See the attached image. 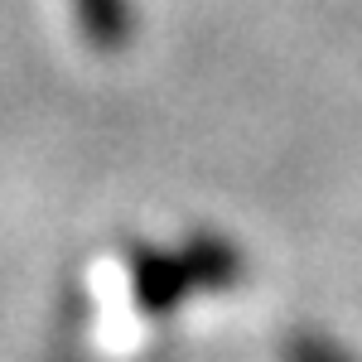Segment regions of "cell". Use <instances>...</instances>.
Returning a JSON list of instances; mask_svg holds the SVG:
<instances>
[{"label":"cell","mask_w":362,"mask_h":362,"mask_svg":"<svg viewBox=\"0 0 362 362\" xmlns=\"http://www.w3.org/2000/svg\"><path fill=\"white\" fill-rule=\"evenodd\" d=\"M126 276H131V295L145 314H174L189 300V290H198L184 251L131 247L126 251Z\"/></svg>","instance_id":"cell-1"},{"label":"cell","mask_w":362,"mask_h":362,"mask_svg":"<svg viewBox=\"0 0 362 362\" xmlns=\"http://www.w3.org/2000/svg\"><path fill=\"white\" fill-rule=\"evenodd\" d=\"M280 362H362V358H353L343 343L324 334H290L280 348Z\"/></svg>","instance_id":"cell-4"},{"label":"cell","mask_w":362,"mask_h":362,"mask_svg":"<svg viewBox=\"0 0 362 362\" xmlns=\"http://www.w3.org/2000/svg\"><path fill=\"white\" fill-rule=\"evenodd\" d=\"M184 261H189V271H194V285L198 290H227V285H237L242 276V256L237 247L227 242V237H208V232H194L189 242H184Z\"/></svg>","instance_id":"cell-2"},{"label":"cell","mask_w":362,"mask_h":362,"mask_svg":"<svg viewBox=\"0 0 362 362\" xmlns=\"http://www.w3.org/2000/svg\"><path fill=\"white\" fill-rule=\"evenodd\" d=\"M78 20L92 49H121L126 44V5L121 0H78Z\"/></svg>","instance_id":"cell-3"}]
</instances>
